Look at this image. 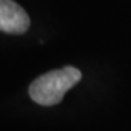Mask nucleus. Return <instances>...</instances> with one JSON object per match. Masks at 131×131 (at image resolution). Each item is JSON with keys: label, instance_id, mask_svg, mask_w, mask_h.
I'll return each instance as SVG.
<instances>
[{"label": "nucleus", "instance_id": "obj_2", "mask_svg": "<svg viewBox=\"0 0 131 131\" xmlns=\"http://www.w3.org/2000/svg\"><path fill=\"white\" fill-rule=\"evenodd\" d=\"M28 14L14 0H0V31L20 35L29 28Z\"/></svg>", "mask_w": 131, "mask_h": 131}, {"label": "nucleus", "instance_id": "obj_1", "mask_svg": "<svg viewBox=\"0 0 131 131\" xmlns=\"http://www.w3.org/2000/svg\"><path fill=\"white\" fill-rule=\"evenodd\" d=\"M82 79V72L72 66H66L40 75L29 86V96L38 104L55 106L63 100L64 94Z\"/></svg>", "mask_w": 131, "mask_h": 131}]
</instances>
